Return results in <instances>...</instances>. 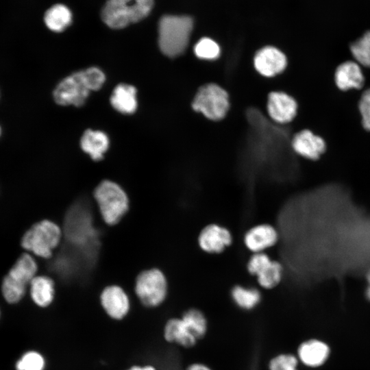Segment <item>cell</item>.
Here are the masks:
<instances>
[{
	"mask_svg": "<svg viewBox=\"0 0 370 370\" xmlns=\"http://www.w3.org/2000/svg\"><path fill=\"white\" fill-rule=\"evenodd\" d=\"M62 236L60 227L49 219H42L32 225L21 236L20 245L35 257L48 259L60 244Z\"/></svg>",
	"mask_w": 370,
	"mask_h": 370,
	"instance_id": "2",
	"label": "cell"
},
{
	"mask_svg": "<svg viewBox=\"0 0 370 370\" xmlns=\"http://www.w3.org/2000/svg\"><path fill=\"white\" fill-rule=\"evenodd\" d=\"M232 236L225 227L218 224L206 226L198 237L200 248L208 254H219L231 245Z\"/></svg>",
	"mask_w": 370,
	"mask_h": 370,
	"instance_id": "15",
	"label": "cell"
},
{
	"mask_svg": "<svg viewBox=\"0 0 370 370\" xmlns=\"http://www.w3.org/2000/svg\"><path fill=\"white\" fill-rule=\"evenodd\" d=\"M64 227L68 240L79 247H88L95 238L90 213L79 206H73L69 210Z\"/></svg>",
	"mask_w": 370,
	"mask_h": 370,
	"instance_id": "7",
	"label": "cell"
},
{
	"mask_svg": "<svg viewBox=\"0 0 370 370\" xmlns=\"http://www.w3.org/2000/svg\"><path fill=\"white\" fill-rule=\"evenodd\" d=\"M358 108L362 127L365 130L370 132V87L362 92L358 101Z\"/></svg>",
	"mask_w": 370,
	"mask_h": 370,
	"instance_id": "31",
	"label": "cell"
},
{
	"mask_svg": "<svg viewBox=\"0 0 370 370\" xmlns=\"http://www.w3.org/2000/svg\"><path fill=\"white\" fill-rule=\"evenodd\" d=\"M336 86L341 91L362 89L365 83L362 67L354 60L339 64L334 73Z\"/></svg>",
	"mask_w": 370,
	"mask_h": 370,
	"instance_id": "14",
	"label": "cell"
},
{
	"mask_svg": "<svg viewBox=\"0 0 370 370\" xmlns=\"http://www.w3.org/2000/svg\"><path fill=\"white\" fill-rule=\"evenodd\" d=\"M231 297L237 306L247 310L254 309L261 300L260 292L257 288L241 285H236L232 288Z\"/></svg>",
	"mask_w": 370,
	"mask_h": 370,
	"instance_id": "24",
	"label": "cell"
},
{
	"mask_svg": "<svg viewBox=\"0 0 370 370\" xmlns=\"http://www.w3.org/2000/svg\"><path fill=\"white\" fill-rule=\"evenodd\" d=\"M1 133H2V130H1V126H0V136H1Z\"/></svg>",
	"mask_w": 370,
	"mask_h": 370,
	"instance_id": "36",
	"label": "cell"
},
{
	"mask_svg": "<svg viewBox=\"0 0 370 370\" xmlns=\"http://www.w3.org/2000/svg\"><path fill=\"white\" fill-rule=\"evenodd\" d=\"M101 306L106 314L112 320L122 321L130 313L131 308L128 295L120 286H106L99 296Z\"/></svg>",
	"mask_w": 370,
	"mask_h": 370,
	"instance_id": "10",
	"label": "cell"
},
{
	"mask_svg": "<svg viewBox=\"0 0 370 370\" xmlns=\"http://www.w3.org/2000/svg\"><path fill=\"white\" fill-rule=\"evenodd\" d=\"M93 196L103 221L108 225L117 223L128 210L126 193L113 182H101L95 189Z\"/></svg>",
	"mask_w": 370,
	"mask_h": 370,
	"instance_id": "4",
	"label": "cell"
},
{
	"mask_svg": "<svg viewBox=\"0 0 370 370\" xmlns=\"http://www.w3.org/2000/svg\"><path fill=\"white\" fill-rule=\"evenodd\" d=\"M135 294L146 308L160 306L166 299L168 284L164 273L158 269H150L140 273L134 286Z\"/></svg>",
	"mask_w": 370,
	"mask_h": 370,
	"instance_id": "5",
	"label": "cell"
},
{
	"mask_svg": "<svg viewBox=\"0 0 370 370\" xmlns=\"http://www.w3.org/2000/svg\"><path fill=\"white\" fill-rule=\"evenodd\" d=\"M28 286L16 282L6 274L1 282V291L3 299L9 304H16L27 293Z\"/></svg>",
	"mask_w": 370,
	"mask_h": 370,
	"instance_id": "26",
	"label": "cell"
},
{
	"mask_svg": "<svg viewBox=\"0 0 370 370\" xmlns=\"http://www.w3.org/2000/svg\"><path fill=\"white\" fill-rule=\"evenodd\" d=\"M297 108L296 100L284 92L273 91L268 95V114L275 123L285 124L293 121L297 114Z\"/></svg>",
	"mask_w": 370,
	"mask_h": 370,
	"instance_id": "12",
	"label": "cell"
},
{
	"mask_svg": "<svg viewBox=\"0 0 370 370\" xmlns=\"http://www.w3.org/2000/svg\"><path fill=\"white\" fill-rule=\"evenodd\" d=\"M46 360L38 352H25L16 363V370H45Z\"/></svg>",
	"mask_w": 370,
	"mask_h": 370,
	"instance_id": "27",
	"label": "cell"
},
{
	"mask_svg": "<svg viewBox=\"0 0 370 370\" xmlns=\"http://www.w3.org/2000/svg\"><path fill=\"white\" fill-rule=\"evenodd\" d=\"M363 38L365 39L369 46L370 47V30L367 31L363 35Z\"/></svg>",
	"mask_w": 370,
	"mask_h": 370,
	"instance_id": "35",
	"label": "cell"
},
{
	"mask_svg": "<svg viewBox=\"0 0 370 370\" xmlns=\"http://www.w3.org/2000/svg\"><path fill=\"white\" fill-rule=\"evenodd\" d=\"M38 266L35 256L23 251L10 267L6 275L16 282L26 285L38 275Z\"/></svg>",
	"mask_w": 370,
	"mask_h": 370,
	"instance_id": "18",
	"label": "cell"
},
{
	"mask_svg": "<svg viewBox=\"0 0 370 370\" xmlns=\"http://www.w3.org/2000/svg\"><path fill=\"white\" fill-rule=\"evenodd\" d=\"M349 50L353 60L362 68H370V47L362 36L350 44Z\"/></svg>",
	"mask_w": 370,
	"mask_h": 370,
	"instance_id": "28",
	"label": "cell"
},
{
	"mask_svg": "<svg viewBox=\"0 0 370 370\" xmlns=\"http://www.w3.org/2000/svg\"><path fill=\"white\" fill-rule=\"evenodd\" d=\"M193 27L188 16H163L158 23V45L166 56L173 58L183 53L187 48Z\"/></svg>",
	"mask_w": 370,
	"mask_h": 370,
	"instance_id": "1",
	"label": "cell"
},
{
	"mask_svg": "<svg viewBox=\"0 0 370 370\" xmlns=\"http://www.w3.org/2000/svg\"><path fill=\"white\" fill-rule=\"evenodd\" d=\"M70 10L62 4H56L49 8L44 15V22L50 30L60 32L64 30L71 23Z\"/></svg>",
	"mask_w": 370,
	"mask_h": 370,
	"instance_id": "23",
	"label": "cell"
},
{
	"mask_svg": "<svg viewBox=\"0 0 370 370\" xmlns=\"http://www.w3.org/2000/svg\"><path fill=\"white\" fill-rule=\"evenodd\" d=\"M298 360L291 354H280L272 358L268 365L269 370H297Z\"/></svg>",
	"mask_w": 370,
	"mask_h": 370,
	"instance_id": "30",
	"label": "cell"
},
{
	"mask_svg": "<svg viewBox=\"0 0 370 370\" xmlns=\"http://www.w3.org/2000/svg\"><path fill=\"white\" fill-rule=\"evenodd\" d=\"M254 64L256 71L262 75L273 77L285 69L287 59L278 49L267 46L256 52L254 58Z\"/></svg>",
	"mask_w": 370,
	"mask_h": 370,
	"instance_id": "13",
	"label": "cell"
},
{
	"mask_svg": "<svg viewBox=\"0 0 370 370\" xmlns=\"http://www.w3.org/2000/svg\"><path fill=\"white\" fill-rule=\"evenodd\" d=\"M153 0H108L101 18L113 29H121L145 18L151 12Z\"/></svg>",
	"mask_w": 370,
	"mask_h": 370,
	"instance_id": "3",
	"label": "cell"
},
{
	"mask_svg": "<svg viewBox=\"0 0 370 370\" xmlns=\"http://www.w3.org/2000/svg\"><path fill=\"white\" fill-rule=\"evenodd\" d=\"M108 138L101 131L86 130L81 139L82 149L95 160H99L108 149Z\"/></svg>",
	"mask_w": 370,
	"mask_h": 370,
	"instance_id": "22",
	"label": "cell"
},
{
	"mask_svg": "<svg viewBox=\"0 0 370 370\" xmlns=\"http://www.w3.org/2000/svg\"><path fill=\"white\" fill-rule=\"evenodd\" d=\"M91 90L84 71L64 78L53 91L55 101L62 106L83 105Z\"/></svg>",
	"mask_w": 370,
	"mask_h": 370,
	"instance_id": "8",
	"label": "cell"
},
{
	"mask_svg": "<svg viewBox=\"0 0 370 370\" xmlns=\"http://www.w3.org/2000/svg\"><path fill=\"white\" fill-rule=\"evenodd\" d=\"M186 370H212L207 365L200 363V362H195L193 363L187 367Z\"/></svg>",
	"mask_w": 370,
	"mask_h": 370,
	"instance_id": "33",
	"label": "cell"
},
{
	"mask_svg": "<svg viewBox=\"0 0 370 370\" xmlns=\"http://www.w3.org/2000/svg\"><path fill=\"white\" fill-rule=\"evenodd\" d=\"M247 267L249 273L257 277L259 285L264 288L275 287L282 278V265L278 261L272 260L264 252L254 253Z\"/></svg>",
	"mask_w": 370,
	"mask_h": 370,
	"instance_id": "9",
	"label": "cell"
},
{
	"mask_svg": "<svg viewBox=\"0 0 370 370\" xmlns=\"http://www.w3.org/2000/svg\"><path fill=\"white\" fill-rule=\"evenodd\" d=\"M194 52L197 57L203 60H212L220 55V47L212 39L203 38L195 45Z\"/></svg>",
	"mask_w": 370,
	"mask_h": 370,
	"instance_id": "29",
	"label": "cell"
},
{
	"mask_svg": "<svg viewBox=\"0 0 370 370\" xmlns=\"http://www.w3.org/2000/svg\"><path fill=\"white\" fill-rule=\"evenodd\" d=\"M32 301L40 308H47L53 301L55 284L52 278L45 275H36L28 287Z\"/></svg>",
	"mask_w": 370,
	"mask_h": 370,
	"instance_id": "19",
	"label": "cell"
},
{
	"mask_svg": "<svg viewBox=\"0 0 370 370\" xmlns=\"http://www.w3.org/2000/svg\"><path fill=\"white\" fill-rule=\"evenodd\" d=\"M190 332L199 341L208 331V321L204 314L197 308H189L180 317Z\"/></svg>",
	"mask_w": 370,
	"mask_h": 370,
	"instance_id": "25",
	"label": "cell"
},
{
	"mask_svg": "<svg viewBox=\"0 0 370 370\" xmlns=\"http://www.w3.org/2000/svg\"><path fill=\"white\" fill-rule=\"evenodd\" d=\"M163 338L167 343H175L184 348H191L198 341L181 317H172L166 321Z\"/></svg>",
	"mask_w": 370,
	"mask_h": 370,
	"instance_id": "17",
	"label": "cell"
},
{
	"mask_svg": "<svg viewBox=\"0 0 370 370\" xmlns=\"http://www.w3.org/2000/svg\"><path fill=\"white\" fill-rule=\"evenodd\" d=\"M192 108L210 120H221L230 108L228 94L218 84H205L196 92Z\"/></svg>",
	"mask_w": 370,
	"mask_h": 370,
	"instance_id": "6",
	"label": "cell"
},
{
	"mask_svg": "<svg viewBox=\"0 0 370 370\" xmlns=\"http://www.w3.org/2000/svg\"><path fill=\"white\" fill-rule=\"evenodd\" d=\"M291 145L295 153L310 160H319L327 149L325 140L307 129L296 133L291 140Z\"/></svg>",
	"mask_w": 370,
	"mask_h": 370,
	"instance_id": "11",
	"label": "cell"
},
{
	"mask_svg": "<svg viewBox=\"0 0 370 370\" xmlns=\"http://www.w3.org/2000/svg\"><path fill=\"white\" fill-rule=\"evenodd\" d=\"M278 232L269 224H259L250 228L244 236L246 247L253 253L264 252L278 242Z\"/></svg>",
	"mask_w": 370,
	"mask_h": 370,
	"instance_id": "16",
	"label": "cell"
},
{
	"mask_svg": "<svg viewBox=\"0 0 370 370\" xmlns=\"http://www.w3.org/2000/svg\"><path fill=\"white\" fill-rule=\"evenodd\" d=\"M136 88L128 84H119L114 90L110 98L112 106L124 114L133 113L137 108Z\"/></svg>",
	"mask_w": 370,
	"mask_h": 370,
	"instance_id": "21",
	"label": "cell"
},
{
	"mask_svg": "<svg viewBox=\"0 0 370 370\" xmlns=\"http://www.w3.org/2000/svg\"><path fill=\"white\" fill-rule=\"evenodd\" d=\"M329 354V348L324 343L309 340L301 343L298 348V357L306 366L315 367L321 365Z\"/></svg>",
	"mask_w": 370,
	"mask_h": 370,
	"instance_id": "20",
	"label": "cell"
},
{
	"mask_svg": "<svg viewBox=\"0 0 370 370\" xmlns=\"http://www.w3.org/2000/svg\"><path fill=\"white\" fill-rule=\"evenodd\" d=\"M365 280L367 282L365 296L367 299L370 301V269L368 270L365 275Z\"/></svg>",
	"mask_w": 370,
	"mask_h": 370,
	"instance_id": "34",
	"label": "cell"
},
{
	"mask_svg": "<svg viewBox=\"0 0 370 370\" xmlns=\"http://www.w3.org/2000/svg\"><path fill=\"white\" fill-rule=\"evenodd\" d=\"M125 370H157L156 367L152 365H134Z\"/></svg>",
	"mask_w": 370,
	"mask_h": 370,
	"instance_id": "32",
	"label": "cell"
}]
</instances>
